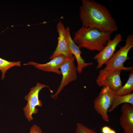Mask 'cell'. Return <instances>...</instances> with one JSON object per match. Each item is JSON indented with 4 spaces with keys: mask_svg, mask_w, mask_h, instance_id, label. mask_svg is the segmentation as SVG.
<instances>
[{
    "mask_svg": "<svg viewBox=\"0 0 133 133\" xmlns=\"http://www.w3.org/2000/svg\"><path fill=\"white\" fill-rule=\"evenodd\" d=\"M79 16L82 26L112 33L118 30L116 21L107 8L93 0H82Z\"/></svg>",
    "mask_w": 133,
    "mask_h": 133,
    "instance_id": "1",
    "label": "cell"
},
{
    "mask_svg": "<svg viewBox=\"0 0 133 133\" xmlns=\"http://www.w3.org/2000/svg\"><path fill=\"white\" fill-rule=\"evenodd\" d=\"M75 57L68 58L61 66L60 69L62 78L61 83L55 93L51 96V98L56 99L64 88L70 83L76 80L77 68L74 64Z\"/></svg>",
    "mask_w": 133,
    "mask_h": 133,
    "instance_id": "6",
    "label": "cell"
},
{
    "mask_svg": "<svg viewBox=\"0 0 133 133\" xmlns=\"http://www.w3.org/2000/svg\"><path fill=\"white\" fill-rule=\"evenodd\" d=\"M76 133H98L94 130L79 122L76 124Z\"/></svg>",
    "mask_w": 133,
    "mask_h": 133,
    "instance_id": "16",
    "label": "cell"
},
{
    "mask_svg": "<svg viewBox=\"0 0 133 133\" xmlns=\"http://www.w3.org/2000/svg\"><path fill=\"white\" fill-rule=\"evenodd\" d=\"M49 87L45 84L37 82L35 86L30 88L27 95L25 96V99L27 103L23 109L25 117L29 122L33 120V115L38 113V110L36 107H41L43 106L42 101L39 99L40 91L44 88Z\"/></svg>",
    "mask_w": 133,
    "mask_h": 133,
    "instance_id": "5",
    "label": "cell"
},
{
    "mask_svg": "<svg viewBox=\"0 0 133 133\" xmlns=\"http://www.w3.org/2000/svg\"><path fill=\"white\" fill-rule=\"evenodd\" d=\"M112 33L82 26L75 33L73 39L80 49L100 52L111 39Z\"/></svg>",
    "mask_w": 133,
    "mask_h": 133,
    "instance_id": "2",
    "label": "cell"
},
{
    "mask_svg": "<svg viewBox=\"0 0 133 133\" xmlns=\"http://www.w3.org/2000/svg\"><path fill=\"white\" fill-rule=\"evenodd\" d=\"M69 58L63 55L60 54L51 60L49 62L44 64L30 61L23 65L33 66L36 68L44 71L53 72L61 75V74L60 69V67L62 64Z\"/></svg>",
    "mask_w": 133,
    "mask_h": 133,
    "instance_id": "10",
    "label": "cell"
},
{
    "mask_svg": "<svg viewBox=\"0 0 133 133\" xmlns=\"http://www.w3.org/2000/svg\"><path fill=\"white\" fill-rule=\"evenodd\" d=\"M115 96V92L108 87H103L94 100L95 109L105 122L109 121L107 112L112 105Z\"/></svg>",
    "mask_w": 133,
    "mask_h": 133,
    "instance_id": "4",
    "label": "cell"
},
{
    "mask_svg": "<svg viewBox=\"0 0 133 133\" xmlns=\"http://www.w3.org/2000/svg\"><path fill=\"white\" fill-rule=\"evenodd\" d=\"M133 91V70L131 71L129 78L124 85L119 87L115 91V95L123 96L131 94Z\"/></svg>",
    "mask_w": 133,
    "mask_h": 133,
    "instance_id": "14",
    "label": "cell"
},
{
    "mask_svg": "<svg viewBox=\"0 0 133 133\" xmlns=\"http://www.w3.org/2000/svg\"><path fill=\"white\" fill-rule=\"evenodd\" d=\"M109 133H116L114 130L111 129Z\"/></svg>",
    "mask_w": 133,
    "mask_h": 133,
    "instance_id": "19",
    "label": "cell"
},
{
    "mask_svg": "<svg viewBox=\"0 0 133 133\" xmlns=\"http://www.w3.org/2000/svg\"><path fill=\"white\" fill-rule=\"evenodd\" d=\"M111 129L108 126L103 127L101 129L102 133H109Z\"/></svg>",
    "mask_w": 133,
    "mask_h": 133,
    "instance_id": "18",
    "label": "cell"
},
{
    "mask_svg": "<svg viewBox=\"0 0 133 133\" xmlns=\"http://www.w3.org/2000/svg\"><path fill=\"white\" fill-rule=\"evenodd\" d=\"M21 64L20 61H9L0 57V70L2 73L1 80H3L4 79L5 73L8 69L15 66H20Z\"/></svg>",
    "mask_w": 133,
    "mask_h": 133,
    "instance_id": "15",
    "label": "cell"
},
{
    "mask_svg": "<svg viewBox=\"0 0 133 133\" xmlns=\"http://www.w3.org/2000/svg\"><path fill=\"white\" fill-rule=\"evenodd\" d=\"M64 24L60 21L56 26L57 31L58 34V43L54 51L50 56L51 60L60 54L63 55L70 58L73 55L69 48L66 36V30Z\"/></svg>",
    "mask_w": 133,
    "mask_h": 133,
    "instance_id": "9",
    "label": "cell"
},
{
    "mask_svg": "<svg viewBox=\"0 0 133 133\" xmlns=\"http://www.w3.org/2000/svg\"><path fill=\"white\" fill-rule=\"evenodd\" d=\"M123 40L120 33L116 34L112 39L109 40L103 49L94 57L98 63L97 69L101 67L113 56L119 44Z\"/></svg>",
    "mask_w": 133,
    "mask_h": 133,
    "instance_id": "8",
    "label": "cell"
},
{
    "mask_svg": "<svg viewBox=\"0 0 133 133\" xmlns=\"http://www.w3.org/2000/svg\"><path fill=\"white\" fill-rule=\"evenodd\" d=\"M30 133H43V132L39 126L34 124L30 128Z\"/></svg>",
    "mask_w": 133,
    "mask_h": 133,
    "instance_id": "17",
    "label": "cell"
},
{
    "mask_svg": "<svg viewBox=\"0 0 133 133\" xmlns=\"http://www.w3.org/2000/svg\"><path fill=\"white\" fill-rule=\"evenodd\" d=\"M122 103H128L133 105V93L123 96L115 95L113 101L108 112L113 111L118 105Z\"/></svg>",
    "mask_w": 133,
    "mask_h": 133,
    "instance_id": "13",
    "label": "cell"
},
{
    "mask_svg": "<svg viewBox=\"0 0 133 133\" xmlns=\"http://www.w3.org/2000/svg\"><path fill=\"white\" fill-rule=\"evenodd\" d=\"M66 36L69 49L73 55L76 59L77 66V72L79 74L82 73L83 68L93 64L92 62L86 63L81 56L82 52L79 47L74 42L72 38L70 30L68 27L66 28Z\"/></svg>",
    "mask_w": 133,
    "mask_h": 133,
    "instance_id": "11",
    "label": "cell"
},
{
    "mask_svg": "<svg viewBox=\"0 0 133 133\" xmlns=\"http://www.w3.org/2000/svg\"><path fill=\"white\" fill-rule=\"evenodd\" d=\"M121 71L101 69L96 80L97 85L100 87H108L115 92L122 86L120 77Z\"/></svg>",
    "mask_w": 133,
    "mask_h": 133,
    "instance_id": "7",
    "label": "cell"
},
{
    "mask_svg": "<svg viewBox=\"0 0 133 133\" xmlns=\"http://www.w3.org/2000/svg\"><path fill=\"white\" fill-rule=\"evenodd\" d=\"M133 47V35L129 34L126 38L124 46L115 53L105 64L106 66L104 68L107 70H120L126 71L133 70V66L125 67L124 64L126 61L130 59L128 56V53Z\"/></svg>",
    "mask_w": 133,
    "mask_h": 133,
    "instance_id": "3",
    "label": "cell"
},
{
    "mask_svg": "<svg viewBox=\"0 0 133 133\" xmlns=\"http://www.w3.org/2000/svg\"><path fill=\"white\" fill-rule=\"evenodd\" d=\"M120 124L124 133H133V105L124 103L121 108Z\"/></svg>",
    "mask_w": 133,
    "mask_h": 133,
    "instance_id": "12",
    "label": "cell"
}]
</instances>
